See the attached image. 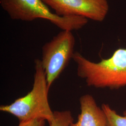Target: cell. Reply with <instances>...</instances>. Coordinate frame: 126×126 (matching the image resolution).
Instances as JSON below:
<instances>
[{
    "mask_svg": "<svg viewBox=\"0 0 126 126\" xmlns=\"http://www.w3.org/2000/svg\"><path fill=\"white\" fill-rule=\"evenodd\" d=\"M80 113L78 121L72 122L70 126H108L105 113L99 107L93 97L84 95L79 99Z\"/></svg>",
    "mask_w": 126,
    "mask_h": 126,
    "instance_id": "6",
    "label": "cell"
},
{
    "mask_svg": "<svg viewBox=\"0 0 126 126\" xmlns=\"http://www.w3.org/2000/svg\"><path fill=\"white\" fill-rule=\"evenodd\" d=\"M0 4L13 20L32 21L43 19L62 31L78 30L88 22V19L82 16H59L52 13L42 0H0Z\"/></svg>",
    "mask_w": 126,
    "mask_h": 126,
    "instance_id": "3",
    "label": "cell"
},
{
    "mask_svg": "<svg viewBox=\"0 0 126 126\" xmlns=\"http://www.w3.org/2000/svg\"><path fill=\"white\" fill-rule=\"evenodd\" d=\"M35 72L32 90L10 105H1L0 110L17 118L19 122L43 119L48 122L53 117L48 101V87L41 60H35Z\"/></svg>",
    "mask_w": 126,
    "mask_h": 126,
    "instance_id": "2",
    "label": "cell"
},
{
    "mask_svg": "<svg viewBox=\"0 0 126 126\" xmlns=\"http://www.w3.org/2000/svg\"><path fill=\"white\" fill-rule=\"evenodd\" d=\"M75 43L72 32L62 31L43 46L41 61L49 89L72 59Z\"/></svg>",
    "mask_w": 126,
    "mask_h": 126,
    "instance_id": "4",
    "label": "cell"
},
{
    "mask_svg": "<svg viewBox=\"0 0 126 126\" xmlns=\"http://www.w3.org/2000/svg\"><path fill=\"white\" fill-rule=\"evenodd\" d=\"M101 108L106 116L108 126H126V111L124 112V115L121 116L108 105L103 104Z\"/></svg>",
    "mask_w": 126,
    "mask_h": 126,
    "instance_id": "7",
    "label": "cell"
},
{
    "mask_svg": "<svg viewBox=\"0 0 126 126\" xmlns=\"http://www.w3.org/2000/svg\"><path fill=\"white\" fill-rule=\"evenodd\" d=\"M46 120L43 119H35L25 122H20L18 126H45Z\"/></svg>",
    "mask_w": 126,
    "mask_h": 126,
    "instance_id": "9",
    "label": "cell"
},
{
    "mask_svg": "<svg viewBox=\"0 0 126 126\" xmlns=\"http://www.w3.org/2000/svg\"><path fill=\"white\" fill-rule=\"evenodd\" d=\"M61 16H79L102 22L108 13L107 0H42Z\"/></svg>",
    "mask_w": 126,
    "mask_h": 126,
    "instance_id": "5",
    "label": "cell"
},
{
    "mask_svg": "<svg viewBox=\"0 0 126 126\" xmlns=\"http://www.w3.org/2000/svg\"><path fill=\"white\" fill-rule=\"evenodd\" d=\"M72 59L77 64L78 76L85 79L87 86L110 88L126 86V49H117L110 58L99 63L90 61L78 52H74Z\"/></svg>",
    "mask_w": 126,
    "mask_h": 126,
    "instance_id": "1",
    "label": "cell"
},
{
    "mask_svg": "<svg viewBox=\"0 0 126 126\" xmlns=\"http://www.w3.org/2000/svg\"><path fill=\"white\" fill-rule=\"evenodd\" d=\"M73 120L70 111H57L53 112V117L48 123L49 126H70Z\"/></svg>",
    "mask_w": 126,
    "mask_h": 126,
    "instance_id": "8",
    "label": "cell"
}]
</instances>
